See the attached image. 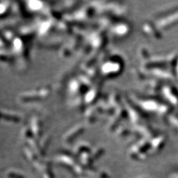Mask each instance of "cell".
Here are the masks:
<instances>
[{
	"label": "cell",
	"instance_id": "obj_1",
	"mask_svg": "<svg viewBox=\"0 0 178 178\" xmlns=\"http://www.w3.org/2000/svg\"><path fill=\"white\" fill-rule=\"evenodd\" d=\"M163 94L167 99L172 103L176 105L178 103V96L174 91V88L171 86H165L163 88Z\"/></svg>",
	"mask_w": 178,
	"mask_h": 178
},
{
	"label": "cell",
	"instance_id": "obj_2",
	"mask_svg": "<svg viewBox=\"0 0 178 178\" xmlns=\"http://www.w3.org/2000/svg\"><path fill=\"white\" fill-rule=\"evenodd\" d=\"M151 74H154V76H159V77L162 76V78H164V79H172V75L170 73L160 68H153L151 71Z\"/></svg>",
	"mask_w": 178,
	"mask_h": 178
},
{
	"label": "cell",
	"instance_id": "obj_3",
	"mask_svg": "<svg viewBox=\"0 0 178 178\" xmlns=\"http://www.w3.org/2000/svg\"><path fill=\"white\" fill-rule=\"evenodd\" d=\"M176 73H177V76L178 78V60H177V69H176Z\"/></svg>",
	"mask_w": 178,
	"mask_h": 178
}]
</instances>
